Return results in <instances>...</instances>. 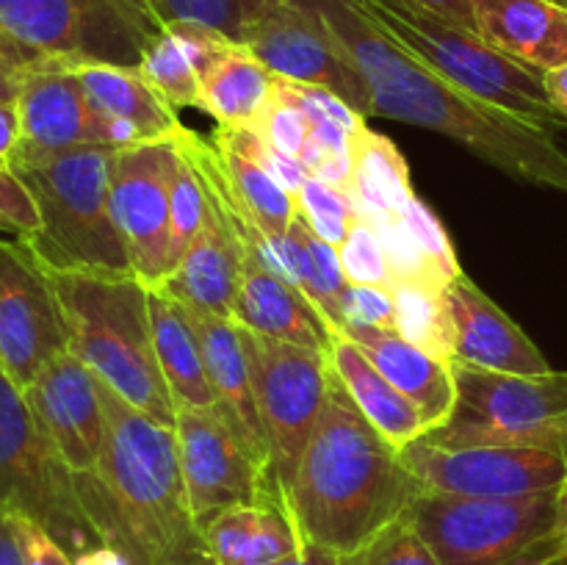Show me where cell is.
I'll list each match as a JSON object with an SVG mask.
<instances>
[{"instance_id": "obj_1", "label": "cell", "mask_w": 567, "mask_h": 565, "mask_svg": "<svg viewBox=\"0 0 567 565\" xmlns=\"http://www.w3.org/2000/svg\"><path fill=\"white\" fill-rule=\"evenodd\" d=\"M343 59L363 78L371 116L408 122L463 144L529 186L567 194V153L546 125L468 92L371 25L352 0H308Z\"/></svg>"}, {"instance_id": "obj_2", "label": "cell", "mask_w": 567, "mask_h": 565, "mask_svg": "<svg viewBox=\"0 0 567 565\" xmlns=\"http://www.w3.org/2000/svg\"><path fill=\"white\" fill-rule=\"evenodd\" d=\"M105 441L97 469L75 474L78 496L105 546L131 565H214L192 510L175 427L150 419L97 380Z\"/></svg>"}, {"instance_id": "obj_3", "label": "cell", "mask_w": 567, "mask_h": 565, "mask_svg": "<svg viewBox=\"0 0 567 565\" xmlns=\"http://www.w3.org/2000/svg\"><path fill=\"white\" fill-rule=\"evenodd\" d=\"M421 491L402 449L360 413L332 371L327 404L286 491L302 541L343 557L402 518Z\"/></svg>"}, {"instance_id": "obj_4", "label": "cell", "mask_w": 567, "mask_h": 565, "mask_svg": "<svg viewBox=\"0 0 567 565\" xmlns=\"http://www.w3.org/2000/svg\"><path fill=\"white\" fill-rule=\"evenodd\" d=\"M48 275L64 310L70 352L133 408L175 427V399L153 343L150 288L136 275L64 269Z\"/></svg>"}, {"instance_id": "obj_5", "label": "cell", "mask_w": 567, "mask_h": 565, "mask_svg": "<svg viewBox=\"0 0 567 565\" xmlns=\"http://www.w3.org/2000/svg\"><path fill=\"white\" fill-rule=\"evenodd\" d=\"M120 147L33 153L17 147L11 170L39 208V230L20 238L48 269L133 275L125 242L111 210V170Z\"/></svg>"}, {"instance_id": "obj_6", "label": "cell", "mask_w": 567, "mask_h": 565, "mask_svg": "<svg viewBox=\"0 0 567 565\" xmlns=\"http://www.w3.org/2000/svg\"><path fill=\"white\" fill-rule=\"evenodd\" d=\"M352 3L385 37L468 92L551 131L567 127V120L548 97L543 72L498 53L471 28L437 14L421 0H352Z\"/></svg>"}, {"instance_id": "obj_7", "label": "cell", "mask_w": 567, "mask_h": 565, "mask_svg": "<svg viewBox=\"0 0 567 565\" xmlns=\"http://www.w3.org/2000/svg\"><path fill=\"white\" fill-rule=\"evenodd\" d=\"M559 493L474 499L421 491L404 515L441 565H567L554 541Z\"/></svg>"}, {"instance_id": "obj_8", "label": "cell", "mask_w": 567, "mask_h": 565, "mask_svg": "<svg viewBox=\"0 0 567 565\" xmlns=\"http://www.w3.org/2000/svg\"><path fill=\"white\" fill-rule=\"evenodd\" d=\"M457 404L426 432L435 446H529L567 458V371L507 374L454 360Z\"/></svg>"}, {"instance_id": "obj_9", "label": "cell", "mask_w": 567, "mask_h": 565, "mask_svg": "<svg viewBox=\"0 0 567 565\" xmlns=\"http://www.w3.org/2000/svg\"><path fill=\"white\" fill-rule=\"evenodd\" d=\"M0 510L25 515L50 532L72 557L103 546L83 513L75 474L44 435L25 391L0 369Z\"/></svg>"}, {"instance_id": "obj_10", "label": "cell", "mask_w": 567, "mask_h": 565, "mask_svg": "<svg viewBox=\"0 0 567 565\" xmlns=\"http://www.w3.org/2000/svg\"><path fill=\"white\" fill-rule=\"evenodd\" d=\"M161 28L144 0H0V31L66 66H138Z\"/></svg>"}, {"instance_id": "obj_11", "label": "cell", "mask_w": 567, "mask_h": 565, "mask_svg": "<svg viewBox=\"0 0 567 565\" xmlns=\"http://www.w3.org/2000/svg\"><path fill=\"white\" fill-rule=\"evenodd\" d=\"M244 352L252 374L255 402L269 443L271 480L286 502L299 458L313 435L330 393V355L244 330Z\"/></svg>"}, {"instance_id": "obj_12", "label": "cell", "mask_w": 567, "mask_h": 565, "mask_svg": "<svg viewBox=\"0 0 567 565\" xmlns=\"http://www.w3.org/2000/svg\"><path fill=\"white\" fill-rule=\"evenodd\" d=\"M402 460L421 487L449 496L520 499L563 491L567 458L529 446H435L419 441L402 449Z\"/></svg>"}, {"instance_id": "obj_13", "label": "cell", "mask_w": 567, "mask_h": 565, "mask_svg": "<svg viewBox=\"0 0 567 565\" xmlns=\"http://www.w3.org/2000/svg\"><path fill=\"white\" fill-rule=\"evenodd\" d=\"M241 44L277 78L336 92L363 116L371 97L363 78L343 59L324 20L308 0H266L249 17Z\"/></svg>"}, {"instance_id": "obj_14", "label": "cell", "mask_w": 567, "mask_h": 565, "mask_svg": "<svg viewBox=\"0 0 567 565\" xmlns=\"http://www.w3.org/2000/svg\"><path fill=\"white\" fill-rule=\"evenodd\" d=\"M177 454L199 526L236 504L282 499L269 471L255 460L219 408H181L175 421Z\"/></svg>"}, {"instance_id": "obj_15", "label": "cell", "mask_w": 567, "mask_h": 565, "mask_svg": "<svg viewBox=\"0 0 567 565\" xmlns=\"http://www.w3.org/2000/svg\"><path fill=\"white\" fill-rule=\"evenodd\" d=\"M70 349L64 310L42 260L20 238H0V369L25 391Z\"/></svg>"}, {"instance_id": "obj_16", "label": "cell", "mask_w": 567, "mask_h": 565, "mask_svg": "<svg viewBox=\"0 0 567 565\" xmlns=\"http://www.w3.org/2000/svg\"><path fill=\"white\" fill-rule=\"evenodd\" d=\"M175 144L169 138L138 142L114 153L111 210L125 242L131 269L147 288L172 275L169 260V175Z\"/></svg>"}, {"instance_id": "obj_17", "label": "cell", "mask_w": 567, "mask_h": 565, "mask_svg": "<svg viewBox=\"0 0 567 565\" xmlns=\"http://www.w3.org/2000/svg\"><path fill=\"white\" fill-rule=\"evenodd\" d=\"M14 105L22 131L20 147L33 153H64L89 144L127 147L147 142L136 127L94 109L75 66L61 61H44L37 66L22 81Z\"/></svg>"}, {"instance_id": "obj_18", "label": "cell", "mask_w": 567, "mask_h": 565, "mask_svg": "<svg viewBox=\"0 0 567 565\" xmlns=\"http://www.w3.org/2000/svg\"><path fill=\"white\" fill-rule=\"evenodd\" d=\"M25 399L72 474L97 469L105 441V413L97 377L83 360L70 349L55 355L25 388Z\"/></svg>"}, {"instance_id": "obj_19", "label": "cell", "mask_w": 567, "mask_h": 565, "mask_svg": "<svg viewBox=\"0 0 567 565\" xmlns=\"http://www.w3.org/2000/svg\"><path fill=\"white\" fill-rule=\"evenodd\" d=\"M454 321V360L507 374H546L548 360L529 336L509 319L468 275L446 288Z\"/></svg>"}, {"instance_id": "obj_20", "label": "cell", "mask_w": 567, "mask_h": 565, "mask_svg": "<svg viewBox=\"0 0 567 565\" xmlns=\"http://www.w3.org/2000/svg\"><path fill=\"white\" fill-rule=\"evenodd\" d=\"M233 321L244 330L330 355V327L324 325L319 310L293 282L277 275L260 258L258 249H249L244 255L236 302H233Z\"/></svg>"}, {"instance_id": "obj_21", "label": "cell", "mask_w": 567, "mask_h": 565, "mask_svg": "<svg viewBox=\"0 0 567 565\" xmlns=\"http://www.w3.org/2000/svg\"><path fill=\"white\" fill-rule=\"evenodd\" d=\"M186 314L192 319L194 332H197L199 347H203L205 369H208L210 388L216 393V408L236 427L249 452L271 476L269 443H266L264 421H260L258 402H255L252 374H249V360L247 352H244L241 327L227 319V316L203 314V310L192 308H186Z\"/></svg>"}, {"instance_id": "obj_22", "label": "cell", "mask_w": 567, "mask_h": 565, "mask_svg": "<svg viewBox=\"0 0 567 565\" xmlns=\"http://www.w3.org/2000/svg\"><path fill=\"white\" fill-rule=\"evenodd\" d=\"M476 33L498 53L543 72L567 64V9L551 0H474Z\"/></svg>"}, {"instance_id": "obj_23", "label": "cell", "mask_w": 567, "mask_h": 565, "mask_svg": "<svg viewBox=\"0 0 567 565\" xmlns=\"http://www.w3.org/2000/svg\"><path fill=\"white\" fill-rule=\"evenodd\" d=\"M341 332H347L363 349L365 358L421 410L430 432L446 424L457 404L452 363L432 358L393 330L347 325Z\"/></svg>"}, {"instance_id": "obj_24", "label": "cell", "mask_w": 567, "mask_h": 565, "mask_svg": "<svg viewBox=\"0 0 567 565\" xmlns=\"http://www.w3.org/2000/svg\"><path fill=\"white\" fill-rule=\"evenodd\" d=\"M203 532L214 565H271L305 546L282 499L236 504L210 518Z\"/></svg>"}, {"instance_id": "obj_25", "label": "cell", "mask_w": 567, "mask_h": 565, "mask_svg": "<svg viewBox=\"0 0 567 565\" xmlns=\"http://www.w3.org/2000/svg\"><path fill=\"white\" fill-rule=\"evenodd\" d=\"M260 258L308 297L330 327V336L343 330L341 299L349 280L343 275L338 247L316 236L297 216L282 236H260Z\"/></svg>"}, {"instance_id": "obj_26", "label": "cell", "mask_w": 567, "mask_h": 565, "mask_svg": "<svg viewBox=\"0 0 567 565\" xmlns=\"http://www.w3.org/2000/svg\"><path fill=\"white\" fill-rule=\"evenodd\" d=\"M330 366L349 391L360 413L388 438L396 449L419 441L430 432L421 410L371 363L363 349L347 336L332 332L330 336Z\"/></svg>"}, {"instance_id": "obj_27", "label": "cell", "mask_w": 567, "mask_h": 565, "mask_svg": "<svg viewBox=\"0 0 567 565\" xmlns=\"http://www.w3.org/2000/svg\"><path fill=\"white\" fill-rule=\"evenodd\" d=\"M227 42L233 39L216 28L169 22L147 44L138 72L175 111L199 109V75Z\"/></svg>"}, {"instance_id": "obj_28", "label": "cell", "mask_w": 567, "mask_h": 565, "mask_svg": "<svg viewBox=\"0 0 567 565\" xmlns=\"http://www.w3.org/2000/svg\"><path fill=\"white\" fill-rule=\"evenodd\" d=\"M150 321L161 374L175 399V408H216L203 347L186 308L158 288H150Z\"/></svg>"}, {"instance_id": "obj_29", "label": "cell", "mask_w": 567, "mask_h": 565, "mask_svg": "<svg viewBox=\"0 0 567 565\" xmlns=\"http://www.w3.org/2000/svg\"><path fill=\"white\" fill-rule=\"evenodd\" d=\"M275 78L244 44L227 42L199 75V111L216 125L249 127L275 94Z\"/></svg>"}, {"instance_id": "obj_30", "label": "cell", "mask_w": 567, "mask_h": 565, "mask_svg": "<svg viewBox=\"0 0 567 565\" xmlns=\"http://www.w3.org/2000/svg\"><path fill=\"white\" fill-rule=\"evenodd\" d=\"M214 158L219 175L225 181L227 194L236 208L247 216L260 236H282L297 222V197L288 194L275 177L269 175L258 158L238 147L219 125L210 133Z\"/></svg>"}, {"instance_id": "obj_31", "label": "cell", "mask_w": 567, "mask_h": 565, "mask_svg": "<svg viewBox=\"0 0 567 565\" xmlns=\"http://www.w3.org/2000/svg\"><path fill=\"white\" fill-rule=\"evenodd\" d=\"M94 109L136 127L147 142L169 138L177 127V111L142 78L138 66L86 64L75 66Z\"/></svg>"}, {"instance_id": "obj_32", "label": "cell", "mask_w": 567, "mask_h": 565, "mask_svg": "<svg viewBox=\"0 0 567 565\" xmlns=\"http://www.w3.org/2000/svg\"><path fill=\"white\" fill-rule=\"evenodd\" d=\"M352 197L369 219L402 216L415 199L410 166L396 144L365 127L352 138Z\"/></svg>"}, {"instance_id": "obj_33", "label": "cell", "mask_w": 567, "mask_h": 565, "mask_svg": "<svg viewBox=\"0 0 567 565\" xmlns=\"http://www.w3.org/2000/svg\"><path fill=\"white\" fill-rule=\"evenodd\" d=\"M396 305V332L413 347L443 363H454V321L446 291L396 282L391 288Z\"/></svg>"}, {"instance_id": "obj_34", "label": "cell", "mask_w": 567, "mask_h": 565, "mask_svg": "<svg viewBox=\"0 0 567 565\" xmlns=\"http://www.w3.org/2000/svg\"><path fill=\"white\" fill-rule=\"evenodd\" d=\"M175 144V138H172ZM205 216V186L199 181L197 170L175 144V164L169 175V260L172 271L181 264L183 253L197 236L199 225Z\"/></svg>"}, {"instance_id": "obj_35", "label": "cell", "mask_w": 567, "mask_h": 565, "mask_svg": "<svg viewBox=\"0 0 567 565\" xmlns=\"http://www.w3.org/2000/svg\"><path fill=\"white\" fill-rule=\"evenodd\" d=\"M297 210L299 219L332 247H341L354 222L360 219L352 194L310 175L297 194Z\"/></svg>"}, {"instance_id": "obj_36", "label": "cell", "mask_w": 567, "mask_h": 565, "mask_svg": "<svg viewBox=\"0 0 567 565\" xmlns=\"http://www.w3.org/2000/svg\"><path fill=\"white\" fill-rule=\"evenodd\" d=\"M338 565H441L435 552L426 546L424 537L413 526L408 515L388 524L374 537L343 554Z\"/></svg>"}, {"instance_id": "obj_37", "label": "cell", "mask_w": 567, "mask_h": 565, "mask_svg": "<svg viewBox=\"0 0 567 565\" xmlns=\"http://www.w3.org/2000/svg\"><path fill=\"white\" fill-rule=\"evenodd\" d=\"M161 25L169 22H199L241 44L244 28L255 6L249 0H144Z\"/></svg>"}, {"instance_id": "obj_38", "label": "cell", "mask_w": 567, "mask_h": 565, "mask_svg": "<svg viewBox=\"0 0 567 565\" xmlns=\"http://www.w3.org/2000/svg\"><path fill=\"white\" fill-rule=\"evenodd\" d=\"M310 125L313 127H310L302 155H299L305 172L352 194V136L341 127L327 125V122H310Z\"/></svg>"}, {"instance_id": "obj_39", "label": "cell", "mask_w": 567, "mask_h": 565, "mask_svg": "<svg viewBox=\"0 0 567 565\" xmlns=\"http://www.w3.org/2000/svg\"><path fill=\"white\" fill-rule=\"evenodd\" d=\"M249 127H252L269 147L280 150L282 155H291V158H299L313 125H310L302 105H299L275 78V94H271L266 109L260 111V116Z\"/></svg>"}, {"instance_id": "obj_40", "label": "cell", "mask_w": 567, "mask_h": 565, "mask_svg": "<svg viewBox=\"0 0 567 565\" xmlns=\"http://www.w3.org/2000/svg\"><path fill=\"white\" fill-rule=\"evenodd\" d=\"M343 275L352 286H374L391 291V269H388L385 249H382L380 233L365 216L352 225L349 236L338 247Z\"/></svg>"}, {"instance_id": "obj_41", "label": "cell", "mask_w": 567, "mask_h": 565, "mask_svg": "<svg viewBox=\"0 0 567 565\" xmlns=\"http://www.w3.org/2000/svg\"><path fill=\"white\" fill-rule=\"evenodd\" d=\"M404 225H408L410 236L415 238V244L421 247V253L430 258V264L435 266L441 275H446L449 280H457L463 275L457 264V253H454V244L449 238L446 227L437 219L435 210L424 203V199L415 197L413 203L408 205V210L402 214Z\"/></svg>"}, {"instance_id": "obj_42", "label": "cell", "mask_w": 567, "mask_h": 565, "mask_svg": "<svg viewBox=\"0 0 567 565\" xmlns=\"http://www.w3.org/2000/svg\"><path fill=\"white\" fill-rule=\"evenodd\" d=\"M277 81L282 83V89H286L299 105H302V111L308 114L310 122H327V125H336L341 127V131H347L352 138L369 127L365 125V116L360 114L358 109H352L347 100L338 97L336 92H330V89L286 81V78H277Z\"/></svg>"}, {"instance_id": "obj_43", "label": "cell", "mask_w": 567, "mask_h": 565, "mask_svg": "<svg viewBox=\"0 0 567 565\" xmlns=\"http://www.w3.org/2000/svg\"><path fill=\"white\" fill-rule=\"evenodd\" d=\"M39 208L22 177L9 164H0V233L31 238L39 230Z\"/></svg>"}, {"instance_id": "obj_44", "label": "cell", "mask_w": 567, "mask_h": 565, "mask_svg": "<svg viewBox=\"0 0 567 565\" xmlns=\"http://www.w3.org/2000/svg\"><path fill=\"white\" fill-rule=\"evenodd\" d=\"M341 319L347 325L377 327V330L396 332V305L391 291L374 286H352L349 282L341 299Z\"/></svg>"}, {"instance_id": "obj_45", "label": "cell", "mask_w": 567, "mask_h": 565, "mask_svg": "<svg viewBox=\"0 0 567 565\" xmlns=\"http://www.w3.org/2000/svg\"><path fill=\"white\" fill-rule=\"evenodd\" d=\"M11 530H14L17 546H20L22 563L25 565H75V557L50 535L44 526L25 515H9Z\"/></svg>"}, {"instance_id": "obj_46", "label": "cell", "mask_w": 567, "mask_h": 565, "mask_svg": "<svg viewBox=\"0 0 567 565\" xmlns=\"http://www.w3.org/2000/svg\"><path fill=\"white\" fill-rule=\"evenodd\" d=\"M44 61L53 59H44V55L22 48L20 42H14V39L6 37V33L0 31V100L14 103L17 94H20L22 89V81H25L37 66H42Z\"/></svg>"}, {"instance_id": "obj_47", "label": "cell", "mask_w": 567, "mask_h": 565, "mask_svg": "<svg viewBox=\"0 0 567 565\" xmlns=\"http://www.w3.org/2000/svg\"><path fill=\"white\" fill-rule=\"evenodd\" d=\"M20 142H22V131H20V114H17V105L0 100V164H11Z\"/></svg>"}, {"instance_id": "obj_48", "label": "cell", "mask_w": 567, "mask_h": 565, "mask_svg": "<svg viewBox=\"0 0 567 565\" xmlns=\"http://www.w3.org/2000/svg\"><path fill=\"white\" fill-rule=\"evenodd\" d=\"M421 3L430 6V9H435L437 14L449 17V20H454V22H460V25L476 31V25H474V0H421Z\"/></svg>"}, {"instance_id": "obj_49", "label": "cell", "mask_w": 567, "mask_h": 565, "mask_svg": "<svg viewBox=\"0 0 567 565\" xmlns=\"http://www.w3.org/2000/svg\"><path fill=\"white\" fill-rule=\"evenodd\" d=\"M338 563H341V557H338L336 552L313 546V543H305L302 552H297L293 557L277 559V563H271V565H338Z\"/></svg>"}, {"instance_id": "obj_50", "label": "cell", "mask_w": 567, "mask_h": 565, "mask_svg": "<svg viewBox=\"0 0 567 565\" xmlns=\"http://www.w3.org/2000/svg\"><path fill=\"white\" fill-rule=\"evenodd\" d=\"M0 565H25L20 546H17L14 530H11L9 513H3V510H0Z\"/></svg>"}, {"instance_id": "obj_51", "label": "cell", "mask_w": 567, "mask_h": 565, "mask_svg": "<svg viewBox=\"0 0 567 565\" xmlns=\"http://www.w3.org/2000/svg\"><path fill=\"white\" fill-rule=\"evenodd\" d=\"M543 81H546V89H548V97H551V103L557 105L559 114L567 120V64L557 66V70H548L546 75H543Z\"/></svg>"}, {"instance_id": "obj_52", "label": "cell", "mask_w": 567, "mask_h": 565, "mask_svg": "<svg viewBox=\"0 0 567 565\" xmlns=\"http://www.w3.org/2000/svg\"><path fill=\"white\" fill-rule=\"evenodd\" d=\"M75 565H131V559H127L122 552H116V548L105 546L103 543V546H94L89 548V552L78 554Z\"/></svg>"}, {"instance_id": "obj_53", "label": "cell", "mask_w": 567, "mask_h": 565, "mask_svg": "<svg viewBox=\"0 0 567 565\" xmlns=\"http://www.w3.org/2000/svg\"><path fill=\"white\" fill-rule=\"evenodd\" d=\"M554 541H557L559 554L567 559V487L559 493V510H557V526H554Z\"/></svg>"}, {"instance_id": "obj_54", "label": "cell", "mask_w": 567, "mask_h": 565, "mask_svg": "<svg viewBox=\"0 0 567 565\" xmlns=\"http://www.w3.org/2000/svg\"><path fill=\"white\" fill-rule=\"evenodd\" d=\"M249 3H252L255 9H258V6H260V3H266V0H249Z\"/></svg>"}, {"instance_id": "obj_55", "label": "cell", "mask_w": 567, "mask_h": 565, "mask_svg": "<svg viewBox=\"0 0 567 565\" xmlns=\"http://www.w3.org/2000/svg\"><path fill=\"white\" fill-rule=\"evenodd\" d=\"M551 3H557V6H565V9H567V0H551Z\"/></svg>"}]
</instances>
